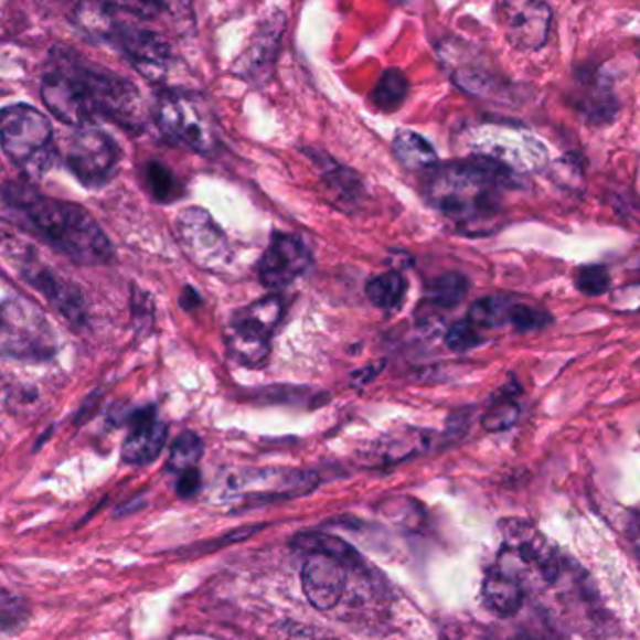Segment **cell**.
<instances>
[{"mask_svg":"<svg viewBox=\"0 0 640 640\" xmlns=\"http://www.w3.org/2000/svg\"><path fill=\"white\" fill-rule=\"evenodd\" d=\"M7 201L45 242L70 259L81 265H102L111 259V242L79 204L47 198L26 185H8Z\"/></svg>","mask_w":640,"mask_h":640,"instance_id":"cell-3","label":"cell"},{"mask_svg":"<svg viewBox=\"0 0 640 640\" xmlns=\"http://www.w3.org/2000/svg\"><path fill=\"white\" fill-rule=\"evenodd\" d=\"M395 158L410 171H429L438 166L437 152L431 142L416 131L401 130L394 139Z\"/></svg>","mask_w":640,"mask_h":640,"instance_id":"cell-18","label":"cell"},{"mask_svg":"<svg viewBox=\"0 0 640 640\" xmlns=\"http://www.w3.org/2000/svg\"><path fill=\"white\" fill-rule=\"evenodd\" d=\"M515 184L511 167L487 156H472L433 167L425 195L457 233L486 234L502 216V193Z\"/></svg>","mask_w":640,"mask_h":640,"instance_id":"cell-1","label":"cell"},{"mask_svg":"<svg viewBox=\"0 0 640 640\" xmlns=\"http://www.w3.org/2000/svg\"><path fill=\"white\" fill-rule=\"evenodd\" d=\"M66 161L81 184L102 188L117 173L120 150L104 131L83 126L70 139Z\"/></svg>","mask_w":640,"mask_h":640,"instance_id":"cell-9","label":"cell"},{"mask_svg":"<svg viewBox=\"0 0 640 640\" xmlns=\"http://www.w3.org/2000/svg\"><path fill=\"white\" fill-rule=\"evenodd\" d=\"M42 98L56 118L70 126H90L109 118L124 126L141 122V96L136 85L90 64L58 58L45 75Z\"/></svg>","mask_w":640,"mask_h":640,"instance_id":"cell-2","label":"cell"},{"mask_svg":"<svg viewBox=\"0 0 640 640\" xmlns=\"http://www.w3.org/2000/svg\"><path fill=\"white\" fill-rule=\"evenodd\" d=\"M419 444L422 440L419 438H414L413 433L408 437H394L390 440H384L381 442L378 448H386V451H382L390 462H397L399 459H405V457L410 456L414 451L419 450Z\"/></svg>","mask_w":640,"mask_h":640,"instance_id":"cell-32","label":"cell"},{"mask_svg":"<svg viewBox=\"0 0 640 640\" xmlns=\"http://www.w3.org/2000/svg\"><path fill=\"white\" fill-rule=\"evenodd\" d=\"M634 543H637V548H639V554H640V530H639V534H637V537H634Z\"/></svg>","mask_w":640,"mask_h":640,"instance_id":"cell-36","label":"cell"},{"mask_svg":"<svg viewBox=\"0 0 640 640\" xmlns=\"http://www.w3.org/2000/svg\"><path fill=\"white\" fill-rule=\"evenodd\" d=\"M285 31L284 15L274 18L263 25L241 61L234 64L236 75H242L247 81H263L265 75H270L271 64L276 61L277 47L281 42Z\"/></svg>","mask_w":640,"mask_h":640,"instance_id":"cell-14","label":"cell"},{"mask_svg":"<svg viewBox=\"0 0 640 640\" xmlns=\"http://www.w3.org/2000/svg\"><path fill=\"white\" fill-rule=\"evenodd\" d=\"M203 440L195 433H182L171 446L167 467H169L171 472L179 476L190 472V470H195L201 459H203Z\"/></svg>","mask_w":640,"mask_h":640,"instance_id":"cell-21","label":"cell"},{"mask_svg":"<svg viewBox=\"0 0 640 640\" xmlns=\"http://www.w3.org/2000/svg\"><path fill=\"white\" fill-rule=\"evenodd\" d=\"M519 414H521V407L515 401V394L505 392L504 395H499L494 399L493 405L489 407L486 416L481 419V424H483L487 431H504V429L518 422Z\"/></svg>","mask_w":640,"mask_h":640,"instance_id":"cell-26","label":"cell"},{"mask_svg":"<svg viewBox=\"0 0 640 640\" xmlns=\"http://www.w3.org/2000/svg\"><path fill=\"white\" fill-rule=\"evenodd\" d=\"M311 265V253L292 234L276 233L259 263L260 284L266 289H284L302 276Z\"/></svg>","mask_w":640,"mask_h":640,"instance_id":"cell-12","label":"cell"},{"mask_svg":"<svg viewBox=\"0 0 640 640\" xmlns=\"http://www.w3.org/2000/svg\"><path fill=\"white\" fill-rule=\"evenodd\" d=\"M26 605L18 597H0V629H15L26 620Z\"/></svg>","mask_w":640,"mask_h":640,"instance_id":"cell-31","label":"cell"},{"mask_svg":"<svg viewBox=\"0 0 640 640\" xmlns=\"http://www.w3.org/2000/svg\"><path fill=\"white\" fill-rule=\"evenodd\" d=\"M365 295L370 298L371 303H375L376 308H399L407 296V279L395 270L371 277L365 285Z\"/></svg>","mask_w":640,"mask_h":640,"instance_id":"cell-19","label":"cell"},{"mask_svg":"<svg viewBox=\"0 0 640 640\" xmlns=\"http://www.w3.org/2000/svg\"><path fill=\"white\" fill-rule=\"evenodd\" d=\"M575 285H577V289H579L583 295H605L610 287L609 271H607L605 266H583V268L577 270Z\"/></svg>","mask_w":640,"mask_h":640,"instance_id":"cell-28","label":"cell"},{"mask_svg":"<svg viewBox=\"0 0 640 640\" xmlns=\"http://www.w3.org/2000/svg\"><path fill=\"white\" fill-rule=\"evenodd\" d=\"M0 145L13 166L38 179L55 161L50 118L31 105L19 104L0 111Z\"/></svg>","mask_w":640,"mask_h":640,"instance_id":"cell-5","label":"cell"},{"mask_svg":"<svg viewBox=\"0 0 640 640\" xmlns=\"http://www.w3.org/2000/svg\"><path fill=\"white\" fill-rule=\"evenodd\" d=\"M236 317L246 320L249 324L253 322V327L270 332L271 335L277 324H279V320L284 317V300L279 296H268V298H263L259 302L242 309Z\"/></svg>","mask_w":640,"mask_h":640,"instance_id":"cell-25","label":"cell"},{"mask_svg":"<svg viewBox=\"0 0 640 640\" xmlns=\"http://www.w3.org/2000/svg\"><path fill=\"white\" fill-rule=\"evenodd\" d=\"M292 547L306 556L302 586L314 609L330 610L345 596L349 573L362 564L356 548L341 537L322 532H302Z\"/></svg>","mask_w":640,"mask_h":640,"instance_id":"cell-4","label":"cell"},{"mask_svg":"<svg viewBox=\"0 0 640 640\" xmlns=\"http://www.w3.org/2000/svg\"><path fill=\"white\" fill-rule=\"evenodd\" d=\"M467 292V277L457 274V271H448V274L437 277L427 287V300L437 308L450 309L456 308L457 303H461Z\"/></svg>","mask_w":640,"mask_h":640,"instance_id":"cell-22","label":"cell"},{"mask_svg":"<svg viewBox=\"0 0 640 640\" xmlns=\"http://www.w3.org/2000/svg\"><path fill=\"white\" fill-rule=\"evenodd\" d=\"M228 354L246 367H263L270 354V333L234 317L227 332Z\"/></svg>","mask_w":640,"mask_h":640,"instance_id":"cell-16","label":"cell"},{"mask_svg":"<svg viewBox=\"0 0 640 640\" xmlns=\"http://www.w3.org/2000/svg\"><path fill=\"white\" fill-rule=\"evenodd\" d=\"M177 228L185 255L195 265L206 270H220L233 257L225 234L209 216V212L201 209L184 210L177 222Z\"/></svg>","mask_w":640,"mask_h":640,"instance_id":"cell-10","label":"cell"},{"mask_svg":"<svg viewBox=\"0 0 640 640\" xmlns=\"http://www.w3.org/2000/svg\"><path fill=\"white\" fill-rule=\"evenodd\" d=\"M156 122L169 139L199 154H209L217 147L216 120L203 99L193 94H161L156 104Z\"/></svg>","mask_w":640,"mask_h":640,"instance_id":"cell-8","label":"cell"},{"mask_svg":"<svg viewBox=\"0 0 640 640\" xmlns=\"http://www.w3.org/2000/svg\"><path fill=\"white\" fill-rule=\"evenodd\" d=\"M553 322V317L542 308H534L529 303H511L510 322L519 333L540 332Z\"/></svg>","mask_w":640,"mask_h":640,"instance_id":"cell-27","label":"cell"},{"mask_svg":"<svg viewBox=\"0 0 640 640\" xmlns=\"http://www.w3.org/2000/svg\"><path fill=\"white\" fill-rule=\"evenodd\" d=\"M180 303H182V308L184 309L198 308L199 303H201V296L193 289H185Z\"/></svg>","mask_w":640,"mask_h":640,"instance_id":"cell-35","label":"cell"},{"mask_svg":"<svg viewBox=\"0 0 640 640\" xmlns=\"http://www.w3.org/2000/svg\"><path fill=\"white\" fill-rule=\"evenodd\" d=\"M99 2L111 10L141 19L156 18L166 7V0H99Z\"/></svg>","mask_w":640,"mask_h":640,"instance_id":"cell-30","label":"cell"},{"mask_svg":"<svg viewBox=\"0 0 640 640\" xmlns=\"http://www.w3.org/2000/svg\"><path fill=\"white\" fill-rule=\"evenodd\" d=\"M56 338L36 303L12 298L0 306V354L23 362L55 356Z\"/></svg>","mask_w":640,"mask_h":640,"instance_id":"cell-6","label":"cell"},{"mask_svg":"<svg viewBox=\"0 0 640 640\" xmlns=\"http://www.w3.org/2000/svg\"><path fill=\"white\" fill-rule=\"evenodd\" d=\"M26 279L31 281L38 290H42L51 303H55L62 313L66 314L72 322H83L85 319V302L83 296L75 285L70 284L61 276L45 268H38L26 274Z\"/></svg>","mask_w":640,"mask_h":640,"instance_id":"cell-17","label":"cell"},{"mask_svg":"<svg viewBox=\"0 0 640 640\" xmlns=\"http://www.w3.org/2000/svg\"><path fill=\"white\" fill-rule=\"evenodd\" d=\"M500 13L513 47L536 51L547 42L553 12L542 0H502Z\"/></svg>","mask_w":640,"mask_h":640,"instance_id":"cell-11","label":"cell"},{"mask_svg":"<svg viewBox=\"0 0 640 640\" xmlns=\"http://www.w3.org/2000/svg\"><path fill=\"white\" fill-rule=\"evenodd\" d=\"M199 489H201V474H199L198 468L179 476L177 491H179L182 499H191L193 494L198 493Z\"/></svg>","mask_w":640,"mask_h":640,"instance_id":"cell-34","label":"cell"},{"mask_svg":"<svg viewBox=\"0 0 640 640\" xmlns=\"http://www.w3.org/2000/svg\"><path fill=\"white\" fill-rule=\"evenodd\" d=\"M481 343L483 338L480 335V328H476L468 319L456 322L446 333V345L450 346L451 351H472Z\"/></svg>","mask_w":640,"mask_h":640,"instance_id":"cell-29","label":"cell"},{"mask_svg":"<svg viewBox=\"0 0 640 640\" xmlns=\"http://www.w3.org/2000/svg\"><path fill=\"white\" fill-rule=\"evenodd\" d=\"M500 532L502 547L494 564L521 580L524 588L532 575L547 583H553L561 575L558 554L532 524L510 519L500 523Z\"/></svg>","mask_w":640,"mask_h":640,"instance_id":"cell-7","label":"cell"},{"mask_svg":"<svg viewBox=\"0 0 640 640\" xmlns=\"http://www.w3.org/2000/svg\"><path fill=\"white\" fill-rule=\"evenodd\" d=\"M513 640H536V639H513Z\"/></svg>","mask_w":640,"mask_h":640,"instance_id":"cell-37","label":"cell"},{"mask_svg":"<svg viewBox=\"0 0 640 640\" xmlns=\"http://www.w3.org/2000/svg\"><path fill=\"white\" fill-rule=\"evenodd\" d=\"M145 184L154 201L158 203H173L182 195V185L174 174L158 161H150L145 167Z\"/></svg>","mask_w":640,"mask_h":640,"instance_id":"cell-24","label":"cell"},{"mask_svg":"<svg viewBox=\"0 0 640 640\" xmlns=\"http://www.w3.org/2000/svg\"><path fill=\"white\" fill-rule=\"evenodd\" d=\"M524 588L521 580L515 579L511 573L502 567H489L483 579V604L487 609L499 616H513L523 607Z\"/></svg>","mask_w":640,"mask_h":640,"instance_id":"cell-15","label":"cell"},{"mask_svg":"<svg viewBox=\"0 0 640 640\" xmlns=\"http://www.w3.org/2000/svg\"><path fill=\"white\" fill-rule=\"evenodd\" d=\"M167 440V425L158 418L154 408L134 414L130 433L124 440L122 459L128 465H148L160 456Z\"/></svg>","mask_w":640,"mask_h":640,"instance_id":"cell-13","label":"cell"},{"mask_svg":"<svg viewBox=\"0 0 640 640\" xmlns=\"http://www.w3.org/2000/svg\"><path fill=\"white\" fill-rule=\"evenodd\" d=\"M408 96V79L399 70L390 68L381 75L373 88V104L384 113L399 109Z\"/></svg>","mask_w":640,"mask_h":640,"instance_id":"cell-20","label":"cell"},{"mask_svg":"<svg viewBox=\"0 0 640 640\" xmlns=\"http://www.w3.org/2000/svg\"><path fill=\"white\" fill-rule=\"evenodd\" d=\"M511 300L504 296H487L472 303L468 320L476 328H499L510 322Z\"/></svg>","mask_w":640,"mask_h":640,"instance_id":"cell-23","label":"cell"},{"mask_svg":"<svg viewBox=\"0 0 640 640\" xmlns=\"http://www.w3.org/2000/svg\"><path fill=\"white\" fill-rule=\"evenodd\" d=\"M327 180L338 198L339 195H343V193L349 195V198H356V191H360V182H358L356 177L349 169L332 171Z\"/></svg>","mask_w":640,"mask_h":640,"instance_id":"cell-33","label":"cell"}]
</instances>
